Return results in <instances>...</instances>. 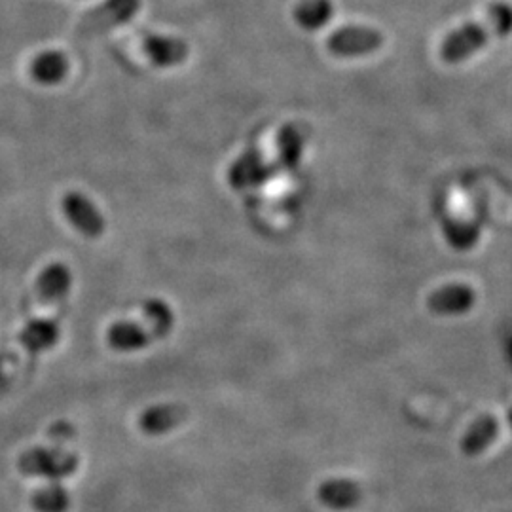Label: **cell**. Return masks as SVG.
<instances>
[{
	"instance_id": "cell-1",
	"label": "cell",
	"mask_w": 512,
	"mask_h": 512,
	"mask_svg": "<svg viewBox=\"0 0 512 512\" xmlns=\"http://www.w3.org/2000/svg\"><path fill=\"white\" fill-rule=\"evenodd\" d=\"M511 33L512 6L497 2L490 6L486 18L467 23L444 38L440 46V57L450 65H458L480 52L492 38L507 37Z\"/></svg>"
},
{
	"instance_id": "cell-2",
	"label": "cell",
	"mask_w": 512,
	"mask_h": 512,
	"mask_svg": "<svg viewBox=\"0 0 512 512\" xmlns=\"http://www.w3.org/2000/svg\"><path fill=\"white\" fill-rule=\"evenodd\" d=\"M171 310L160 300H150L143 310L141 321H118L107 332L110 348L133 351L147 346L150 340L165 334L171 327Z\"/></svg>"
},
{
	"instance_id": "cell-3",
	"label": "cell",
	"mask_w": 512,
	"mask_h": 512,
	"mask_svg": "<svg viewBox=\"0 0 512 512\" xmlns=\"http://www.w3.org/2000/svg\"><path fill=\"white\" fill-rule=\"evenodd\" d=\"M141 8V0H105L80 19L76 35L82 38L97 37L128 23Z\"/></svg>"
},
{
	"instance_id": "cell-4",
	"label": "cell",
	"mask_w": 512,
	"mask_h": 512,
	"mask_svg": "<svg viewBox=\"0 0 512 512\" xmlns=\"http://www.w3.org/2000/svg\"><path fill=\"white\" fill-rule=\"evenodd\" d=\"M61 209L65 219L71 222L76 232L86 238H101L107 230V222L103 219L99 207L82 192H67L61 200Z\"/></svg>"
},
{
	"instance_id": "cell-5",
	"label": "cell",
	"mask_w": 512,
	"mask_h": 512,
	"mask_svg": "<svg viewBox=\"0 0 512 512\" xmlns=\"http://www.w3.org/2000/svg\"><path fill=\"white\" fill-rule=\"evenodd\" d=\"M384 35L370 27H344L330 35L327 48L338 57H357L380 50Z\"/></svg>"
},
{
	"instance_id": "cell-6",
	"label": "cell",
	"mask_w": 512,
	"mask_h": 512,
	"mask_svg": "<svg viewBox=\"0 0 512 512\" xmlns=\"http://www.w3.org/2000/svg\"><path fill=\"white\" fill-rule=\"evenodd\" d=\"M73 287L71 268L63 262L48 264L37 277V300L40 308H61Z\"/></svg>"
},
{
	"instance_id": "cell-7",
	"label": "cell",
	"mask_w": 512,
	"mask_h": 512,
	"mask_svg": "<svg viewBox=\"0 0 512 512\" xmlns=\"http://www.w3.org/2000/svg\"><path fill=\"white\" fill-rule=\"evenodd\" d=\"M275 171L277 167L266 164L264 156L258 150H249L230 167L228 183L232 184V188L236 190H243L249 186L266 183Z\"/></svg>"
},
{
	"instance_id": "cell-8",
	"label": "cell",
	"mask_w": 512,
	"mask_h": 512,
	"mask_svg": "<svg viewBox=\"0 0 512 512\" xmlns=\"http://www.w3.org/2000/svg\"><path fill=\"white\" fill-rule=\"evenodd\" d=\"M143 50L150 63L156 67H177L186 61L190 54L188 44L181 38L165 37V35H150L143 40Z\"/></svg>"
},
{
	"instance_id": "cell-9",
	"label": "cell",
	"mask_w": 512,
	"mask_h": 512,
	"mask_svg": "<svg viewBox=\"0 0 512 512\" xmlns=\"http://www.w3.org/2000/svg\"><path fill=\"white\" fill-rule=\"evenodd\" d=\"M71 71V61L67 54L59 52V50H46L31 61L29 73L33 76V80L44 86H55L59 82H63L67 78V74Z\"/></svg>"
},
{
	"instance_id": "cell-10",
	"label": "cell",
	"mask_w": 512,
	"mask_h": 512,
	"mask_svg": "<svg viewBox=\"0 0 512 512\" xmlns=\"http://www.w3.org/2000/svg\"><path fill=\"white\" fill-rule=\"evenodd\" d=\"M57 340H59L57 321L48 315H38L35 319H31L19 334V344L31 353H40V351L54 348Z\"/></svg>"
},
{
	"instance_id": "cell-11",
	"label": "cell",
	"mask_w": 512,
	"mask_h": 512,
	"mask_svg": "<svg viewBox=\"0 0 512 512\" xmlns=\"http://www.w3.org/2000/svg\"><path fill=\"white\" fill-rule=\"evenodd\" d=\"M306 143V135L300 126L289 124L281 129L277 137V148H279V158H277V167L281 169H294L300 162L302 150Z\"/></svg>"
},
{
	"instance_id": "cell-12",
	"label": "cell",
	"mask_w": 512,
	"mask_h": 512,
	"mask_svg": "<svg viewBox=\"0 0 512 512\" xmlns=\"http://www.w3.org/2000/svg\"><path fill=\"white\" fill-rule=\"evenodd\" d=\"M332 2L330 0H300L294 8L296 23L306 31L323 29L332 18Z\"/></svg>"
},
{
	"instance_id": "cell-13",
	"label": "cell",
	"mask_w": 512,
	"mask_h": 512,
	"mask_svg": "<svg viewBox=\"0 0 512 512\" xmlns=\"http://www.w3.org/2000/svg\"><path fill=\"white\" fill-rule=\"evenodd\" d=\"M475 302L473 289L465 285H452L440 289L429 298V306L435 311H463L471 308Z\"/></svg>"
},
{
	"instance_id": "cell-14",
	"label": "cell",
	"mask_w": 512,
	"mask_h": 512,
	"mask_svg": "<svg viewBox=\"0 0 512 512\" xmlns=\"http://www.w3.org/2000/svg\"><path fill=\"white\" fill-rule=\"evenodd\" d=\"M446 238L450 241L452 247H456L459 251H467L471 249L478 239V228L475 224H467V222H448L446 228Z\"/></svg>"
}]
</instances>
